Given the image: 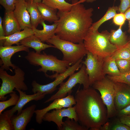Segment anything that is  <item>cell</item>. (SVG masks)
<instances>
[{
	"label": "cell",
	"instance_id": "1",
	"mask_svg": "<svg viewBox=\"0 0 130 130\" xmlns=\"http://www.w3.org/2000/svg\"><path fill=\"white\" fill-rule=\"evenodd\" d=\"M85 0H72V5L68 12L58 10V20L55 34L61 39L75 43L83 42L93 24L92 8L86 9L81 3Z\"/></svg>",
	"mask_w": 130,
	"mask_h": 130
},
{
	"label": "cell",
	"instance_id": "2",
	"mask_svg": "<svg viewBox=\"0 0 130 130\" xmlns=\"http://www.w3.org/2000/svg\"><path fill=\"white\" fill-rule=\"evenodd\" d=\"M75 105L78 121L91 130H99L107 121V111L101 96L92 87L78 89Z\"/></svg>",
	"mask_w": 130,
	"mask_h": 130
},
{
	"label": "cell",
	"instance_id": "3",
	"mask_svg": "<svg viewBox=\"0 0 130 130\" xmlns=\"http://www.w3.org/2000/svg\"><path fill=\"white\" fill-rule=\"evenodd\" d=\"M25 58L31 65L40 66L41 68L37 71L42 72L45 75L47 74L46 73L48 71H52L53 73L55 72L56 73L53 74L46 76V77L51 79L65 72L71 65L68 62L59 60L56 56L47 54L44 52L42 53H39L33 51H30Z\"/></svg>",
	"mask_w": 130,
	"mask_h": 130
},
{
	"label": "cell",
	"instance_id": "4",
	"mask_svg": "<svg viewBox=\"0 0 130 130\" xmlns=\"http://www.w3.org/2000/svg\"><path fill=\"white\" fill-rule=\"evenodd\" d=\"M110 33L107 30L99 32L90 30L85 37L84 46L88 52L103 57L110 56L118 49L109 40Z\"/></svg>",
	"mask_w": 130,
	"mask_h": 130
},
{
	"label": "cell",
	"instance_id": "5",
	"mask_svg": "<svg viewBox=\"0 0 130 130\" xmlns=\"http://www.w3.org/2000/svg\"><path fill=\"white\" fill-rule=\"evenodd\" d=\"M46 42L60 50L63 55L62 60L68 62L71 65L74 64L88 52L83 42L75 43L62 39L56 35Z\"/></svg>",
	"mask_w": 130,
	"mask_h": 130
},
{
	"label": "cell",
	"instance_id": "6",
	"mask_svg": "<svg viewBox=\"0 0 130 130\" xmlns=\"http://www.w3.org/2000/svg\"><path fill=\"white\" fill-rule=\"evenodd\" d=\"M15 75L11 76L1 67L0 68V78L2 83L0 88V100H6L5 95L14 92L13 90L19 89L23 91L27 90V86L24 82L25 73L18 66L14 69Z\"/></svg>",
	"mask_w": 130,
	"mask_h": 130
},
{
	"label": "cell",
	"instance_id": "7",
	"mask_svg": "<svg viewBox=\"0 0 130 130\" xmlns=\"http://www.w3.org/2000/svg\"><path fill=\"white\" fill-rule=\"evenodd\" d=\"M82 84L83 88H88L90 84L88 75L87 73L85 65L83 64L78 72L74 73L69 76L68 80L60 84L58 91L44 102V103L53 101L55 99L61 98L66 96L67 94H71L72 89L77 84Z\"/></svg>",
	"mask_w": 130,
	"mask_h": 130
},
{
	"label": "cell",
	"instance_id": "8",
	"mask_svg": "<svg viewBox=\"0 0 130 130\" xmlns=\"http://www.w3.org/2000/svg\"><path fill=\"white\" fill-rule=\"evenodd\" d=\"M114 82L107 76L95 82L92 86L98 90L107 108L108 119L117 115V111L114 104L115 90Z\"/></svg>",
	"mask_w": 130,
	"mask_h": 130
},
{
	"label": "cell",
	"instance_id": "9",
	"mask_svg": "<svg viewBox=\"0 0 130 130\" xmlns=\"http://www.w3.org/2000/svg\"><path fill=\"white\" fill-rule=\"evenodd\" d=\"M83 58H81L74 64L69 67L63 73L53 77L55 78L53 82L48 84L42 85L39 84L35 80L33 81L31 84L32 88V91L34 93L39 92L46 95L51 94L57 89V87L62 83L69 76L78 70L82 65L81 63Z\"/></svg>",
	"mask_w": 130,
	"mask_h": 130
},
{
	"label": "cell",
	"instance_id": "10",
	"mask_svg": "<svg viewBox=\"0 0 130 130\" xmlns=\"http://www.w3.org/2000/svg\"><path fill=\"white\" fill-rule=\"evenodd\" d=\"M85 60L81 63L85 66L88 75L90 86L95 82L105 77L103 69L104 58L88 52Z\"/></svg>",
	"mask_w": 130,
	"mask_h": 130
},
{
	"label": "cell",
	"instance_id": "11",
	"mask_svg": "<svg viewBox=\"0 0 130 130\" xmlns=\"http://www.w3.org/2000/svg\"><path fill=\"white\" fill-rule=\"evenodd\" d=\"M66 117L78 122V119L75 107L55 109L51 112H48L44 116L43 120L48 122H53L57 125L59 130L62 126L63 118Z\"/></svg>",
	"mask_w": 130,
	"mask_h": 130
},
{
	"label": "cell",
	"instance_id": "12",
	"mask_svg": "<svg viewBox=\"0 0 130 130\" xmlns=\"http://www.w3.org/2000/svg\"><path fill=\"white\" fill-rule=\"evenodd\" d=\"M76 102L75 97L71 94L61 98L56 99L48 106L41 109L35 110V119L36 122L41 124L44 115L51 110L72 107L75 105Z\"/></svg>",
	"mask_w": 130,
	"mask_h": 130
},
{
	"label": "cell",
	"instance_id": "13",
	"mask_svg": "<svg viewBox=\"0 0 130 130\" xmlns=\"http://www.w3.org/2000/svg\"><path fill=\"white\" fill-rule=\"evenodd\" d=\"M29 47L22 45L16 46H0V65L1 67L4 70H9L13 72L10 67L14 70L17 67L12 63L11 58L13 55L16 53L21 51H25L27 52L30 51Z\"/></svg>",
	"mask_w": 130,
	"mask_h": 130
},
{
	"label": "cell",
	"instance_id": "14",
	"mask_svg": "<svg viewBox=\"0 0 130 130\" xmlns=\"http://www.w3.org/2000/svg\"><path fill=\"white\" fill-rule=\"evenodd\" d=\"M114 82V104L118 111L130 104V86L121 82Z\"/></svg>",
	"mask_w": 130,
	"mask_h": 130
},
{
	"label": "cell",
	"instance_id": "15",
	"mask_svg": "<svg viewBox=\"0 0 130 130\" xmlns=\"http://www.w3.org/2000/svg\"><path fill=\"white\" fill-rule=\"evenodd\" d=\"M19 93V98L17 104L11 109L5 112L11 118L17 111L18 115L21 112L25 105L28 103L32 100L37 101L43 98L46 95L45 94L37 92L33 94H27L26 92L19 89H15Z\"/></svg>",
	"mask_w": 130,
	"mask_h": 130
},
{
	"label": "cell",
	"instance_id": "16",
	"mask_svg": "<svg viewBox=\"0 0 130 130\" xmlns=\"http://www.w3.org/2000/svg\"><path fill=\"white\" fill-rule=\"evenodd\" d=\"M36 107L35 104L22 110L18 115H13L11 118L14 130H25L27 124L30 122L35 113Z\"/></svg>",
	"mask_w": 130,
	"mask_h": 130
},
{
	"label": "cell",
	"instance_id": "17",
	"mask_svg": "<svg viewBox=\"0 0 130 130\" xmlns=\"http://www.w3.org/2000/svg\"><path fill=\"white\" fill-rule=\"evenodd\" d=\"M13 12L21 30L26 28H32L30 16L27 9L25 0H17Z\"/></svg>",
	"mask_w": 130,
	"mask_h": 130
},
{
	"label": "cell",
	"instance_id": "18",
	"mask_svg": "<svg viewBox=\"0 0 130 130\" xmlns=\"http://www.w3.org/2000/svg\"><path fill=\"white\" fill-rule=\"evenodd\" d=\"M23 30L8 36L0 37V46H10L14 44L20 45L19 43L22 40L26 37L34 35L32 28H26Z\"/></svg>",
	"mask_w": 130,
	"mask_h": 130
},
{
	"label": "cell",
	"instance_id": "19",
	"mask_svg": "<svg viewBox=\"0 0 130 130\" xmlns=\"http://www.w3.org/2000/svg\"><path fill=\"white\" fill-rule=\"evenodd\" d=\"M2 24L5 36H8L21 30L13 11H5Z\"/></svg>",
	"mask_w": 130,
	"mask_h": 130
},
{
	"label": "cell",
	"instance_id": "20",
	"mask_svg": "<svg viewBox=\"0 0 130 130\" xmlns=\"http://www.w3.org/2000/svg\"><path fill=\"white\" fill-rule=\"evenodd\" d=\"M19 45H22L29 48L33 49L37 53H41V52L50 47L55 48L53 45L44 43L34 35L26 37L21 41Z\"/></svg>",
	"mask_w": 130,
	"mask_h": 130
},
{
	"label": "cell",
	"instance_id": "21",
	"mask_svg": "<svg viewBox=\"0 0 130 130\" xmlns=\"http://www.w3.org/2000/svg\"><path fill=\"white\" fill-rule=\"evenodd\" d=\"M44 21L43 20L40 23L43 26V29L39 30L36 28L32 29L34 35L43 42H46L55 35L57 26L56 22L52 25H49L46 24Z\"/></svg>",
	"mask_w": 130,
	"mask_h": 130
},
{
	"label": "cell",
	"instance_id": "22",
	"mask_svg": "<svg viewBox=\"0 0 130 130\" xmlns=\"http://www.w3.org/2000/svg\"><path fill=\"white\" fill-rule=\"evenodd\" d=\"M122 26H119L116 30H111L110 32V41L118 48L125 46L128 43L130 40L128 39L125 32L122 31Z\"/></svg>",
	"mask_w": 130,
	"mask_h": 130
},
{
	"label": "cell",
	"instance_id": "23",
	"mask_svg": "<svg viewBox=\"0 0 130 130\" xmlns=\"http://www.w3.org/2000/svg\"><path fill=\"white\" fill-rule=\"evenodd\" d=\"M26 2L27 9L30 16L32 28H36L39 24L43 20L37 3L32 0H28Z\"/></svg>",
	"mask_w": 130,
	"mask_h": 130
},
{
	"label": "cell",
	"instance_id": "24",
	"mask_svg": "<svg viewBox=\"0 0 130 130\" xmlns=\"http://www.w3.org/2000/svg\"><path fill=\"white\" fill-rule=\"evenodd\" d=\"M37 3L43 20L54 23L58 20L57 10L50 7L42 2Z\"/></svg>",
	"mask_w": 130,
	"mask_h": 130
},
{
	"label": "cell",
	"instance_id": "25",
	"mask_svg": "<svg viewBox=\"0 0 130 130\" xmlns=\"http://www.w3.org/2000/svg\"><path fill=\"white\" fill-rule=\"evenodd\" d=\"M103 69L105 74L115 76L119 75L120 72L116 62L115 60L110 56L104 58L103 65Z\"/></svg>",
	"mask_w": 130,
	"mask_h": 130
},
{
	"label": "cell",
	"instance_id": "26",
	"mask_svg": "<svg viewBox=\"0 0 130 130\" xmlns=\"http://www.w3.org/2000/svg\"><path fill=\"white\" fill-rule=\"evenodd\" d=\"M118 7L113 6L109 7L104 16L97 21L93 23L89 30L93 32L98 30L99 27L105 21L112 18L117 13Z\"/></svg>",
	"mask_w": 130,
	"mask_h": 130
},
{
	"label": "cell",
	"instance_id": "27",
	"mask_svg": "<svg viewBox=\"0 0 130 130\" xmlns=\"http://www.w3.org/2000/svg\"><path fill=\"white\" fill-rule=\"evenodd\" d=\"M41 2L50 7L64 12L69 11L72 5L65 0H42Z\"/></svg>",
	"mask_w": 130,
	"mask_h": 130
},
{
	"label": "cell",
	"instance_id": "28",
	"mask_svg": "<svg viewBox=\"0 0 130 130\" xmlns=\"http://www.w3.org/2000/svg\"><path fill=\"white\" fill-rule=\"evenodd\" d=\"M67 117L66 120L63 122L62 128L60 130H87L86 127L78 124L77 122L73 119Z\"/></svg>",
	"mask_w": 130,
	"mask_h": 130
},
{
	"label": "cell",
	"instance_id": "29",
	"mask_svg": "<svg viewBox=\"0 0 130 130\" xmlns=\"http://www.w3.org/2000/svg\"><path fill=\"white\" fill-rule=\"evenodd\" d=\"M10 96L11 97L8 100L0 102V114L6 108L11 106L15 105L18 103L19 96L15 91H14L10 93Z\"/></svg>",
	"mask_w": 130,
	"mask_h": 130
},
{
	"label": "cell",
	"instance_id": "30",
	"mask_svg": "<svg viewBox=\"0 0 130 130\" xmlns=\"http://www.w3.org/2000/svg\"><path fill=\"white\" fill-rule=\"evenodd\" d=\"M11 118L5 111L0 114V130H14Z\"/></svg>",
	"mask_w": 130,
	"mask_h": 130
},
{
	"label": "cell",
	"instance_id": "31",
	"mask_svg": "<svg viewBox=\"0 0 130 130\" xmlns=\"http://www.w3.org/2000/svg\"><path fill=\"white\" fill-rule=\"evenodd\" d=\"M110 56L115 60L124 59L130 60V49L125 46L118 48Z\"/></svg>",
	"mask_w": 130,
	"mask_h": 130
},
{
	"label": "cell",
	"instance_id": "32",
	"mask_svg": "<svg viewBox=\"0 0 130 130\" xmlns=\"http://www.w3.org/2000/svg\"><path fill=\"white\" fill-rule=\"evenodd\" d=\"M107 77L114 82H121L130 86V71L121 73L118 76H111L108 75Z\"/></svg>",
	"mask_w": 130,
	"mask_h": 130
},
{
	"label": "cell",
	"instance_id": "33",
	"mask_svg": "<svg viewBox=\"0 0 130 130\" xmlns=\"http://www.w3.org/2000/svg\"><path fill=\"white\" fill-rule=\"evenodd\" d=\"M115 61L117 67L121 73L130 71V60L118 59Z\"/></svg>",
	"mask_w": 130,
	"mask_h": 130
},
{
	"label": "cell",
	"instance_id": "34",
	"mask_svg": "<svg viewBox=\"0 0 130 130\" xmlns=\"http://www.w3.org/2000/svg\"><path fill=\"white\" fill-rule=\"evenodd\" d=\"M17 0H0V4L4 8L5 11H13Z\"/></svg>",
	"mask_w": 130,
	"mask_h": 130
},
{
	"label": "cell",
	"instance_id": "35",
	"mask_svg": "<svg viewBox=\"0 0 130 130\" xmlns=\"http://www.w3.org/2000/svg\"><path fill=\"white\" fill-rule=\"evenodd\" d=\"M109 130H130V127L122 123L119 119L115 121L112 125H110Z\"/></svg>",
	"mask_w": 130,
	"mask_h": 130
},
{
	"label": "cell",
	"instance_id": "36",
	"mask_svg": "<svg viewBox=\"0 0 130 130\" xmlns=\"http://www.w3.org/2000/svg\"><path fill=\"white\" fill-rule=\"evenodd\" d=\"M113 23L116 25L122 26L126 20L124 13H117L113 18Z\"/></svg>",
	"mask_w": 130,
	"mask_h": 130
},
{
	"label": "cell",
	"instance_id": "37",
	"mask_svg": "<svg viewBox=\"0 0 130 130\" xmlns=\"http://www.w3.org/2000/svg\"><path fill=\"white\" fill-rule=\"evenodd\" d=\"M120 4L118 7V11L121 13H124L130 7V0H120Z\"/></svg>",
	"mask_w": 130,
	"mask_h": 130
},
{
	"label": "cell",
	"instance_id": "38",
	"mask_svg": "<svg viewBox=\"0 0 130 130\" xmlns=\"http://www.w3.org/2000/svg\"><path fill=\"white\" fill-rule=\"evenodd\" d=\"M117 115L119 117L123 116H130V104L117 111Z\"/></svg>",
	"mask_w": 130,
	"mask_h": 130
},
{
	"label": "cell",
	"instance_id": "39",
	"mask_svg": "<svg viewBox=\"0 0 130 130\" xmlns=\"http://www.w3.org/2000/svg\"><path fill=\"white\" fill-rule=\"evenodd\" d=\"M119 117V119L121 122L130 127V116H123Z\"/></svg>",
	"mask_w": 130,
	"mask_h": 130
},
{
	"label": "cell",
	"instance_id": "40",
	"mask_svg": "<svg viewBox=\"0 0 130 130\" xmlns=\"http://www.w3.org/2000/svg\"><path fill=\"white\" fill-rule=\"evenodd\" d=\"M3 20L0 17V37L5 36V33L2 24Z\"/></svg>",
	"mask_w": 130,
	"mask_h": 130
},
{
	"label": "cell",
	"instance_id": "41",
	"mask_svg": "<svg viewBox=\"0 0 130 130\" xmlns=\"http://www.w3.org/2000/svg\"><path fill=\"white\" fill-rule=\"evenodd\" d=\"M110 124L108 122L106 123L102 126L99 129L100 130H109Z\"/></svg>",
	"mask_w": 130,
	"mask_h": 130
},
{
	"label": "cell",
	"instance_id": "42",
	"mask_svg": "<svg viewBox=\"0 0 130 130\" xmlns=\"http://www.w3.org/2000/svg\"><path fill=\"white\" fill-rule=\"evenodd\" d=\"M126 20H128L130 19V7L128 8L124 13Z\"/></svg>",
	"mask_w": 130,
	"mask_h": 130
},
{
	"label": "cell",
	"instance_id": "43",
	"mask_svg": "<svg viewBox=\"0 0 130 130\" xmlns=\"http://www.w3.org/2000/svg\"><path fill=\"white\" fill-rule=\"evenodd\" d=\"M124 46L130 49V39L128 43Z\"/></svg>",
	"mask_w": 130,
	"mask_h": 130
},
{
	"label": "cell",
	"instance_id": "44",
	"mask_svg": "<svg viewBox=\"0 0 130 130\" xmlns=\"http://www.w3.org/2000/svg\"><path fill=\"white\" fill-rule=\"evenodd\" d=\"M128 21V32L130 33V19Z\"/></svg>",
	"mask_w": 130,
	"mask_h": 130
},
{
	"label": "cell",
	"instance_id": "45",
	"mask_svg": "<svg viewBox=\"0 0 130 130\" xmlns=\"http://www.w3.org/2000/svg\"><path fill=\"white\" fill-rule=\"evenodd\" d=\"M85 1L88 3H92L95 1L96 0H85Z\"/></svg>",
	"mask_w": 130,
	"mask_h": 130
},
{
	"label": "cell",
	"instance_id": "46",
	"mask_svg": "<svg viewBox=\"0 0 130 130\" xmlns=\"http://www.w3.org/2000/svg\"><path fill=\"white\" fill-rule=\"evenodd\" d=\"M32 0L35 3H38L41 2L42 0Z\"/></svg>",
	"mask_w": 130,
	"mask_h": 130
},
{
	"label": "cell",
	"instance_id": "47",
	"mask_svg": "<svg viewBox=\"0 0 130 130\" xmlns=\"http://www.w3.org/2000/svg\"><path fill=\"white\" fill-rule=\"evenodd\" d=\"M28 0H26V1H27Z\"/></svg>",
	"mask_w": 130,
	"mask_h": 130
},
{
	"label": "cell",
	"instance_id": "48",
	"mask_svg": "<svg viewBox=\"0 0 130 130\" xmlns=\"http://www.w3.org/2000/svg\"><path fill=\"white\" fill-rule=\"evenodd\" d=\"M116 0H114V2L115 1H116Z\"/></svg>",
	"mask_w": 130,
	"mask_h": 130
}]
</instances>
